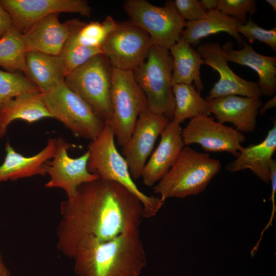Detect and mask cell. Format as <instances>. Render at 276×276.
<instances>
[{"label":"cell","mask_w":276,"mask_h":276,"mask_svg":"<svg viewBox=\"0 0 276 276\" xmlns=\"http://www.w3.org/2000/svg\"><path fill=\"white\" fill-rule=\"evenodd\" d=\"M60 212L57 246L70 258L81 238L110 240L139 228L144 218L142 203L134 194L118 182L100 178L80 185L73 197L61 203Z\"/></svg>","instance_id":"6da1fadb"},{"label":"cell","mask_w":276,"mask_h":276,"mask_svg":"<svg viewBox=\"0 0 276 276\" xmlns=\"http://www.w3.org/2000/svg\"><path fill=\"white\" fill-rule=\"evenodd\" d=\"M72 259L77 276H140L147 264L139 228L107 241L83 237Z\"/></svg>","instance_id":"7a4b0ae2"},{"label":"cell","mask_w":276,"mask_h":276,"mask_svg":"<svg viewBox=\"0 0 276 276\" xmlns=\"http://www.w3.org/2000/svg\"><path fill=\"white\" fill-rule=\"evenodd\" d=\"M114 139L108 123L105 122L100 134L88 145V171L101 179L121 184L134 194L142 203L144 218L155 216L165 201L159 197L147 195L138 188L126 160L117 149Z\"/></svg>","instance_id":"3957f363"},{"label":"cell","mask_w":276,"mask_h":276,"mask_svg":"<svg viewBox=\"0 0 276 276\" xmlns=\"http://www.w3.org/2000/svg\"><path fill=\"white\" fill-rule=\"evenodd\" d=\"M221 168L219 160L206 153L185 146L166 175L154 186V192L164 201L203 192Z\"/></svg>","instance_id":"277c9868"},{"label":"cell","mask_w":276,"mask_h":276,"mask_svg":"<svg viewBox=\"0 0 276 276\" xmlns=\"http://www.w3.org/2000/svg\"><path fill=\"white\" fill-rule=\"evenodd\" d=\"M173 58L169 50L152 45L145 61L133 72L145 95L148 109L173 119L175 100L172 91Z\"/></svg>","instance_id":"5b68a950"},{"label":"cell","mask_w":276,"mask_h":276,"mask_svg":"<svg viewBox=\"0 0 276 276\" xmlns=\"http://www.w3.org/2000/svg\"><path fill=\"white\" fill-rule=\"evenodd\" d=\"M112 71L113 66L106 56L98 54L68 74L64 80L66 85L104 123L112 114Z\"/></svg>","instance_id":"8992f818"},{"label":"cell","mask_w":276,"mask_h":276,"mask_svg":"<svg viewBox=\"0 0 276 276\" xmlns=\"http://www.w3.org/2000/svg\"><path fill=\"white\" fill-rule=\"evenodd\" d=\"M112 114L108 123L118 146L129 140L140 115L148 109L145 95L131 71L113 67L111 89Z\"/></svg>","instance_id":"52a82bcc"},{"label":"cell","mask_w":276,"mask_h":276,"mask_svg":"<svg viewBox=\"0 0 276 276\" xmlns=\"http://www.w3.org/2000/svg\"><path fill=\"white\" fill-rule=\"evenodd\" d=\"M41 98L52 118L62 123L75 136L93 141L104 127L105 123L65 82L41 93Z\"/></svg>","instance_id":"ba28073f"},{"label":"cell","mask_w":276,"mask_h":276,"mask_svg":"<svg viewBox=\"0 0 276 276\" xmlns=\"http://www.w3.org/2000/svg\"><path fill=\"white\" fill-rule=\"evenodd\" d=\"M123 6L130 21L148 34L152 45L169 50L180 38L187 21L177 12L173 1L159 7L146 0H127Z\"/></svg>","instance_id":"9c48e42d"},{"label":"cell","mask_w":276,"mask_h":276,"mask_svg":"<svg viewBox=\"0 0 276 276\" xmlns=\"http://www.w3.org/2000/svg\"><path fill=\"white\" fill-rule=\"evenodd\" d=\"M151 45L148 34L129 20L118 22L101 48L113 67L133 72L145 61Z\"/></svg>","instance_id":"30bf717a"},{"label":"cell","mask_w":276,"mask_h":276,"mask_svg":"<svg viewBox=\"0 0 276 276\" xmlns=\"http://www.w3.org/2000/svg\"><path fill=\"white\" fill-rule=\"evenodd\" d=\"M181 135L185 146L197 144L206 152H226L235 157L246 141L245 135L235 128L204 115L190 119Z\"/></svg>","instance_id":"8fae6325"},{"label":"cell","mask_w":276,"mask_h":276,"mask_svg":"<svg viewBox=\"0 0 276 276\" xmlns=\"http://www.w3.org/2000/svg\"><path fill=\"white\" fill-rule=\"evenodd\" d=\"M72 146L63 138L59 137L53 157L44 165L46 173L50 176L44 187L60 188L65 191L67 198L73 197L80 185L99 178L88 171V150L78 157L72 158L68 154Z\"/></svg>","instance_id":"7c38bea8"},{"label":"cell","mask_w":276,"mask_h":276,"mask_svg":"<svg viewBox=\"0 0 276 276\" xmlns=\"http://www.w3.org/2000/svg\"><path fill=\"white\" fill-rule=\"evenodd\" d=\"M170 121L167 117L148 109L139 117L129 140L122 147L123 156L133 179L141 177L157 137Z\"/></svg>","instance_id":"4fadbf2b"},{"label":"cell","mask_w":276,"mask_h":276,"mask_svg":"<svg viewBox=\"0 0 276 276\" xmlns=\"http://www.w3.org/2000/svg\"><path fill=\"white\" fill-rule=\"evenodd\" d=\"M14 27L22 34L36 21L52 13H75L89 17L92 9L85 0H0Z\"/></svg>","instance_id":"5bb4252c"},{"label":"cell","mask_w":276,"mask_h":276,"mask_svg":"<svg viewBox=\"0 0 276 276\" xmlns=\"http://www.w3.org/2000/svg\"><path fill=\"white\" fill-rule=\"evenodd\" d=\"M196 50L204 60V64L219 75V80L206 97L207 101L231 95L257 99L262 96L257 83L242 78L232 70L219 43L207 42L198 46Z\"/></svg>","instance_id":"9a60e30c"},{"label":"cell","mask_w":276,"mask_h":276,"mask_svg":"<svg viewBox=\"0 0 276 276\" xmlns=\"http://www.w3.org/2000/svg\"><path fill=\"white\" fill-rule=\"evenodd\" d=\"M59 14L52 13L42 18L22 34L27 52L61 55L71 34L85 22L73 19L61 22Z\"/></svg>","instance_id":"2e32d148"},{"label":"cell","mask_w":276,"mask_h":276,"mask_svg":"<svg viewBox=\"0 0 276 276\" xmlns=\"http://www.w3.org/2000/svg\"><path fill=\"white\" fill-rule=\"evenodd\" d=\"M180 125L170 121L160 134L156 148L146 163L141 177L143 183L153 187L168 172L184 147Z\"/></svg>","instance_id":"e0dca14e"},{"label":"cell","mask_w":276,"mask_h":276,"mask_svg":"<svg viewBox=\"0 0 276 276\" xmlns=\"http://www.w3.org/2000/svg\"><path fill=\"white\" fill-rule=\"evenodd\" d=\"M211 113L217 121L229 123L241 133L254 131L256 118L263 103L260 99L237 95L226 96L208 101Z\"/></svg>","instance_id":"ac0fdd59"},{"label":"cell","mask_w":276,"mask_h":276,"mask_svg":"<svg viewBox=\"0 0 276 276\" xmlns=\"http://www.w3.org/2000/svg\"><path fill=\"white\" fill-rule=\"evenodd\" d=\"M233 43L226 41L222 47L227 61L248 66L258 76L257 84L262 95L271 96L276 92V57L257 53L245 40L240 50L233 48Z\"/></svg>","instance_id":"d6986e66"},{"label":"cell","mask_w":276,"mask_h":276,"mask_svg":"<svg viewBox=\"0 0 276 276\" xmlns=\"http://www.w3.org/2000/svg\"><path fill=\"white\" fill-rule=\"evenodd\" d=\"M56 143V138H50L43 149L35 155L28 157L17 152L7 143L6 156L0 166V182L16 180L35 175L45 176L47 173L44 165L53 157Z\"/></svg>","instance_id":"ffe728a7"},{"label":"cell","mask_w":276,"mask_h":276,"mask_svg":"<svg viewBox=\"0 0 276 276\" xmlns=\"http://www.w3.org/2000/svg\"><path fill=\"white\" fill-rule=\"evenodd\" d=\"M276 150V123L263 141L243 147L235 159L228 164L226 169L231 172L250 169L265 183L270 181V165Z\"/></svg>","instance_id":"44dd1931"},{"label":"cell","mask_w":276,"mask_h":276,"mask_svg":"<svg viewBox=\"0 0 276 276\" xmlns=\"http://www.w3.org/2000/svg\"><path fill=\"white\" fill-rule=\"evenodd\" d=\"M26 77L41 91L47 93L64 82V62L61 55L35 51L27 54Z\"/></svg>","instance_id":"7402d4cb"},{"label":"cell","mask_w":276,"mask_h":276,"mask_svg":"<svg viewBox=\"0 0 276 276\" xmlns=\"http://www.w3.org/2000/svg\"><path fill=\"white\" fill-rule=\"evenodd\" d=\"M169 51L173 61L172 84H193L200 94L204 88L200 68L204 60L199 52L181 37Z\"/></svg>","instance_id":"603a6c76"},{"label":"cell","mask_w":276,"mask_h":276,"mask_svg":"<svg viewBox=\"0 0 276 276\" xmlns=\"http://www.w3.org/2000/svg\"><path fill=\"white\" fill-rule=\"evenodd\" d=\"M240 25L234 18L225 15L218 9L207 11L202 19L195 21H187L181 37L189 44L196 45L200 41L211 35L225 32L233 36L240 45L244 40L238 31Z\"/></svg>","instance_id":"cb8c5ba5"},{"label":"cell","mask_w":276,"mask_h":276,"mask_svg":"<svg viewBox=\"0 0 276 276\" xmlns=\"http://www.w3.org/2000/svg\"><path fill=\"white\" fill-rule=\"evenodd\" d=\"M40 91L22 94L6 102L0 108V137L7 132L8 125L20 119L29 124L52 118L41 98Z\"/></svg>","instance_id":"d4e9b609"},{"label":"cell","mask_w":276,"mask_h":276,"mask_svg":"<svg viewBox=\"0 0 276 276\" xmlns=\"http://www.w3.org/2000/svg\"><path fill=\"white\" fill-rule=\"evenodd\" d=\"M175 108L172 121L180 124L200 115L210 116L209 102L203 98L193 84H172Z\"/></svg>","instance_id":"484cf974"},{"label":"cell","mask_w":276,"mask_h":276,"mask_svg":"<svg viewBox=\"0 0 276 276\" xmlns=\"http://www.w3.org/2000/svg\"><path fill=\"white\" fill-rule=\"evenodd\" d=\"M22 34L13 26L0 39V66L11 73H27V54Z\"/></svg>","instance_id":"4316f807"},{"label":"cell","mask_w":276,"mask_h":276,"mask_svg":"<svg viewBox=\"0 0 276 276\" xmlns=\"http://www.w3.org/2000/svg\"><path fill=\"white\" fill-rule=\"evenodd\" d=\"M118 24V22L110 15L107 16L101 22H85L80 28L71 34L65 45L101 48L107 36L116 29Z\"/></svg>","instance_id":"83f0119b"},{"label":"cell","mask_w":276,"mask_h":276,"mask_svg":"<svg viewBox=\"0 0 276 276\" xmlns=\"http://www.w3.org/2000/svg\"><path fill=\"white\" fill-rule=\"evenodd\" d=\"M36 91L41 92L26 76L0 70V108L18 95Z\"/></svg>","instance_id":"f1b7e54d"},{"label":"cell","mask_w":276,"mask_h":276,"mask_svg":"<svg viewBox=\"0 0 276 276\" xmlns=\"http://www.w3.org/2000/svg\"><path fill=\"white\" fill-rule=\"evenodd\" d=\"M103 54L102 48H92L81 45H65L61 56L65 66L66 76L86 62L94 56Z\"/></svg>","instance_id":"f546056e"},{"label":"cell","mask_w":276,"mask_h":276,"mask_svg":"<svg viewBox=\"0 0 276 276\" xmlns=\"http://www.w3.org/2000/svg\"><path fill=\"white\" fill-rule=\"evenodd\" d=\"M217 9L234 18L240 25L246 22L247 13L251 16L258 11L255 0H218Z\"/></svg>","instance_id":"4dcf8cb0"},{"label":"cell","mask_w":276,"mask_h":276,"mask_svg":"<svg viewBox=\"0 0 276 276\" xmlns=\"http://www.w3.org/2000/svg\"><path fill=\"white\" fill-rule=\"evenodd\" d=\"M238 31L244 36L249 43L255 40L263 42L270 47L273 51H276V27L267 30L262 28L252 20L249 16L247 21L242 25H239Z\"/></svg>","instance_id":"1f68e13d"},{"label":"cell","mask_w":276,"mask_h":276,"mask_svg":"<svg viewBox=\"0 0 276 276\" xmlns=\"http://www.w3.org/2000/svg\"><path fill=\"white\" fill-rule=\"evenodd\" d=\"M174 6L186 21H195L203 18L206 12L197 0H175Z\"/></svg>","instance_id":"d6a6232c"},{"label":"cell","mask_w":276,"mask_h":276,"mask_svg":"<svg viewBox=\"0 0 276 276\" xmlns=\"http://www.w3.org/2000/svg\"><path fill=\"white\" fill-rule=\"evenodd\" d=\"M270 181H271V196H270V199L272 202V212L271 214L270 218L267 224L266 225V226L262 231L261 234L260 236V238L259 239V241L256 244V246L259 245L260 242L262 239V237L263 236L264 232L267 229H268L269 227H270V226L272 225V222L273 219H274V214L276 210V207H275V192H276V160L275 159H272L271 161L270 165Z\"/></svg>","instance_id":"836d02e7"},{"label":"cell","mask_w":276,"mask_h":276,"mask_svg":"<svg viewBox=\"0 0 276 276\" xmlns=\"http://www.w3.org/2000/svg\"><path fill=\"white\" fill-rule=\"evenodd\" d=\"M13 26L10 15L0 3V39Z\"/></svg>","instance_id":"e575fe53"},{"label":"cell","mask_w":276,"mask_h":276,"mask_svg":"<svg viewBox=\"0 0 276 276\" xmlns=\"http://www.w3.org/2000/svg\"><path fill=\"white\" fill-rule=\"evenodd\" d=\"M199 4L205 11L217 9L218 0H200Z\"/></svg>","instance_id":"d590c367"},{"label":"cell","mask_w":276,"mask_h":276,"mask_svg":"<svg viewBox=\"0 0 276 276\" xmlns=\"http://www.w3.org/2000/svg\"><path fill=\"white\" fill-rule=\"evenodd\" d=\"M276 106V96L274 95L265 104L262 105L259 111L260 116L264 114L266 111L271 108H274Z\"/></svg>","instance_id":"8d00e7d4"},{"label":"cell","mask_w":276,"mask_h":276,"mask_svg":"<svg viewBox=\"0 0 276 276\" xmlns=\"http://www.w3.org/2000/svg\"><path fill=\"white\" fill-rule=\"evenodd\" d=\"M0 276H11L8 269L5 264L1 254L0 253Z\"/></svg>","instance_id":"74e56055"},{"label":"cell","mask_w":276,"mask_h":276,"mask_svg":"<svg viewBox=\"0 0 276 276\" xmlns=\"http://www.w3.org/2000/svg\"><path fill=\"white\" fill-rule=\"evenodd\" d=\"M265 2L267 3L270 6H271L274 12L276 11V1L275 0H266Z\"/></svg>","instance_id":"f35d334b"},{"label":"cell","mask_w":276,"mask_h":276,"mask_svg":"<svg viewBox=\"0 0 276 276\" xmlns=\"http://www.w3.org/2000/svg\"></svg>","instance_id":"ab89813d"}]
</instances>
